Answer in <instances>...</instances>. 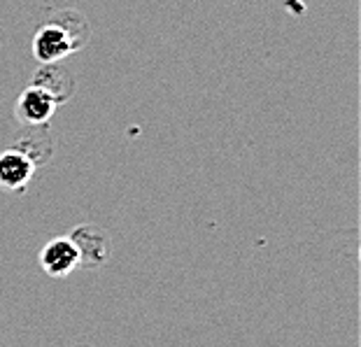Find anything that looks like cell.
I'll use <instances>...</instances> for the list:
<instances>
[{"label": "cell", "mask_w": 361, "mask_h": 347, "mask_svg": "<svg viewBox=\"0 0 361 347\" xmlns=\"http://www.w3.org/2000/svg\"><path fill=\"white\" fill-rule=\"evenodd\" d=\"M56 107H59V103L47 94V91H42L40 87L30 84V87H26L17 98L14 117H17L21 126L40 128V126L49 124L54 112H56Z\"/></svg>", "instance_id": "cell-2"}, {"label": "cell", "mask_w": 361, "mask_h": 347, "mask_svg": "<svg viewBox=\"0 0 361 347\" xmlns=\"http://www.w3.org/2000/svg\"><path fill=\"white\" fill-rule=\"evenodd\" d=\"M37 261H40V268L44 271V275L68 277L80 266V254L71 238L59 236V238H51V241L40 250Z\"/></svg>", "instance_id": "cell-3"}, {"label": "cell", "mask_w": 361, "mask_h": 347, "mask_svg": "<svg viewBox=\"0 0 361 347\" xmlns=\"http://www.w3.org/2000/svg\"><path fill=\"white\" fill-rule=\"evenodd\" d=\"M73 241V245L78 248L80 254V264L87 268L101 266L110 257V241L101 229L91 226V224H82L68 236Z\"/></svg>", "instance_id": "cell-4"}, {"label": "cell", "mask_w": 361, "mask_h": 347, "mask_svg": "<svg viewBox=\"0 0 361 347\" xmlns=\"http://www.w3.org/2000/svg\"><path fill=\"white\" fill-rule=\"evenodd\" d=\"M33 84L47 91L59 105L68 103L75 94V77L66 68H61V63H42L33 77Z\"/></svg>", "instance_id": "cell-6"}, {"label": "cell", "mask_w": 361, "mask_h": 347, "mask_svg": "<svg viewBox=\"0 0 361 347\" xmlns=\"http://www.w3.org/2000/svg\"><path fill=\"white\" fill-rule=\"evenodd\" d=\"M35 168L37 166L30 161V157H26V154L17 147L0 152V189L26 191Z\"/></svg>", "instance_id": "cell-5"}, {"label": "cell", "mask_w": 361, "mask_h": 347, "mask_svg": "<svg viewBox=\"0 0 361 347\" xmlns=\"http://www.w3.org/2000/svg\"><path fill=\"white\" fill-rule=\"evenodd\" d=\"M91 40L89 19L78 10H61L35 30L30 49L37 63H61L66 56L87 47Z\"/></svg>", "instance_id": "cell-1"}]
</instances>
